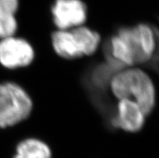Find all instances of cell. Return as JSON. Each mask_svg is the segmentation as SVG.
<instances>
[{"label":"cell","instance_id":"7c38bea8","mask_svg":"<svg viewBox=\"0 0 159 158\" xmlns=\"http://www.w3.org/2000/svg\"><path fill=\"white\" fill-rule=\"evenodd\" d=\"M14 158H28V157H27V156H24V155L17 154V153H16V155L14 156Z\"/></svg>","mask_w":159,"mask_h":158},{"label":"cell","instance_id":"7a4b0ae2","mask_svg":"<svg viewBox=\"0 0 159 158\" xmlns=\"http://www.w3.org/2000/svg\"><path fill=\"white\" fill-rule=\"evenodd\" d=\"M32 110V102L24 89L13 82L0 83V128L22 122Z\"/></svg>","mask_w":159,"mask_h":158},{"label":"cell","instance_id":"52a82bcc","mask_svg":"<svg viewBox=\"0 0 159 158\" xmlns=\"http://www.w3.org/2000/svg\"><path fill=\"white\" fill-rule=\"evenodd\" d=\"M53 49L57 55L66 59H74L83 56L80 44L71 30H58L52 34Z\"/></svg>","mask_w":159,"mask_h":158},{"label":"cell","instance_id":"8992f818","mask_svg":"<svg viewBox=\"0 0 159 158\" xmlns=\"http://www.w3.org/2000/svg\"><path fill=\"white\" fill-rule=\"evenodd\" d=\"M145 117L143 111L134 101L123 98L119 100L117 114L111 120V125L126 132H137L143 128Z\"/></svg>","mask_w":159,"mask_h":158},{"label":"cell","instance_id":"6da1fadb","mask_svg":"<svg viewBox=\"0 0 159 158\" xmlns=\"http://www.w3.org/2000/svg\"><path fill=\"white\" fill-rule=\"evenodd\" d=\"M111 90L117 99L134 101L145 116L153 110L156 102L154 85L149 76L138 68H128L111 78Z\"/></svg>","mask_w":159,"mask_h":158},{"label":"cell","instance_id":"9c48e42d","mask_svg":"<svg viewBox=\"0 0 159 158\" xmlns=\"http://www.w3.org/2000/svg\"><path fill=\"white\" fill-rule=\"evenodd\" d=\"M17 154H21L28 158H51L52 152L45 143L37 139H26L16 147Z\"/></svg>","mask_w":159,"mask_h":158},{"label":"cell","instance_id":"5b68a950","mask_svg":"<svg viewBox=\"0 0 159 158\" xmlns=\"http://www.w3.org/2000/svg\"><path fill=\"white\" fill-rule=\"evenodd\" d=\"M52 14L57 28L67 30L84 24L87 20V7L82 0H56Z\"/></svg>","mask_w":159,"mask_h":158},{"label":"cell","instance_id":"3957f363","mask_svg":"<svg viewBox=\"0 0 159 158\" xmlns=\"http://www.w3.org/2000/svg\"><path fill=\"white\" fill-rule=\"evenodd\" d=\"M117 36L129 48L133 65L145 64L151 60L156 42L154 32L149 25L140 24L133 28H122L119 29Z\"/></svg>","mask_w":159,"mask_h":158},{"label":"cell","instance_id":"277c9868","mask_svg":"<svg viewBox=\"0 0 159 158\" xmlns=\"http://www.w3.org/2000/svg\"><path fill=\"white\" fill-rule=\"evenodd\" d=\"M34 58V51L24 39L8 36L0 41V64L7 69L27 66Z\"/></svg>","mask_w":159,"mask_h":158},{"label":"cell","instance_id":"8fae6325","mask_svg":"<svg viewBox=\"0 0 159 158\" xmlns=\"http://www.w3.org/2000/svg\"><path fill=\"white\" fill-rule=\"evenodd\" d=\"M111 55L118 63L124 67H131L133 65V59L129 48L123 40L119 36H114L111 39Z\"/></svg>","mask_w":159,"mask_h":158},{"label":"cell","instance_id":"30bf717a","mask_svg":"<svg viewBox=\"0 0 159 158\" xmlns=\"http://www.w3.org/2000/svg\"><path fill=\"white\" fill-rule=\"evenodd\" d=\"M80 44L83 55L90 56L96 51L100 41V36L98 32L91 30L84 26H78L71 29Z\"/></svg>","mask_w":159,"mask_h":158},{"label":"cell","instance_id":"ba28073f","mask_svg":"<svg viewBox=\"0 0 159 158\" xmlns=\"http://www.w3.org/2000/svg\"><path fill=\"white\" fill-rule=\"evenodd\" d=\"M19 0H0V38L12 36L17 29L15 14Z\"/></svg>","mask_w":159,"mask_h":158}]
</instances>
